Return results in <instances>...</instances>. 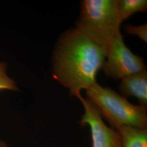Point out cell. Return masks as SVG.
<instances>
[{
    "instance_id": "1",
    "label": "cell",
    "mask_w": 147,
    "mask_h": 147,
    "mask_svg": "<svg viewBox=\"0 0 147 147\" xmlns=\"http://www.w3.org/2000/svg\"><path fill=\"white\" fill-rule=\"evenodd\" d=\"M106 57L105 50L79 31L71 28L58 38L53 57V77L78 99L81 90L96 82V75Z\"/></svg>"
},
{
    "instance_id": "2",
    "label": "cell",
    "mask_w": 147,
    "mask_h": 147,
    "mask_svg": "<svg viewBox=\"0 0 147 147\" xmlns=\"http://www.w3.org/2000/svg\"><path fill=\"white\" fill-rule=\"evenodd\" d=\"M121 21L117 0H84L76 27L102 47L106 53L120 32Z\"/></svg>"
},
{
    "instance_id": "3",
    "label": "cell",
    "mask_w": 147,
    "mask_h": 147,
    "mask_svg": "<svg viewBox=\"0 0 147 147\" xmlns=\"http://www.w3.org/2000/svg\"><path fill=\"white\" fill-rule=\"evenodd\" d=\"M88 100L100 111L112 128L121 126L147 129V107L132 104L125 97L96 82L86 90Z\"/></svg>"
},
{
    "instance_id": "4",
    "label": "cell",
    "mask_w": 147,
    "mask_h": 147,
    "mask_svg": "<svg viewBox=\"0 0 147 147\" xmlns=\"http://www.w3.org/2000/svg\"><path fill=\"white\" fill-rule=\"evenodd\" d=\"M106 58L101 69L112 79H121L146 69L143 58L132 53L125 45L121 32L111 43Z\"/></svg>"
},
{
    "instance_id": "5",
    "label": "cell",
    "mask_w": 147,
    "mask_h": 147,
    "mask_svg": "<svg viewBox=\"0 0 147 147\" xmlns=\"http://www.w3.org/2000/svg\"><path fill=\"white\" fill-rule=\"evenodd\" d=\"M79 100L84 108L80 124L90 129L93 147H123L121 136L117 130L107 126L102 119L98 108L82 95Z\"/></svg>"
},
{
    "instance_id": "6",
    "label": "cell",
    "mask_w": 147,
    "mask_h": 147,
    "mask_svg": "<svg viewBox=\"0 0 147 147\" xmlns=\"http://www.w3.org/2000/svg\"><path fill=\"white\" fill-rule=\"evenodd\" d=\"M119 89L123 96L135 97L140 105L147 107V68L121 79Z\"/></svg>"
},
{
    "instance_id": "7",
    "label": "cell",
    "mask_w": 147,
    "mask_h": 147,
    "mask_svg": "<svg viewBox=\"0 0 147 147\" xmlns=\"http://www.w3.org/2000/svg\"><path fill=\"white\" fill-rule=\"evenodd\" d=\"M123 147H147V129L121 126L117 130Z\"/></svg>"
},
{
    "instance_id": "8",
    "label": "cell",
    "mask_w": 147,
    "mask_h": 147,
    "mask_svg": "<svg viewBox=\"0 0 147 147\" xmlns=\"http://www.w3.org/2000/svg\"><path fill=\"white\" fill-rule=\"evenodd\" d=\"M117 11L121 21L137 12H146L147 0H117Z\"/></svg>"
},
{
    "instance_id": "9",
    "label": "cell",
    "mask_w": 147,
    "mask_h": 147,
    "mask_svg": "<svg viewBox=\"0 0 147 147\" xmlns=\"http://www.w3.org/2000/svg\"><path fill=\"white\" fill-rule=\"evenodd\" d=\"M4 90L17 91L18 88L15 81L7 74L6 64L0 62V91Z\"/></svg>"
},
{
    "instance_id": "10",
    "label": "cell",
    "mask_w": 147,
    "mask_h": 147,
    "mask_svg": "<svg viewBox=\"0 0 147 147\" xmlns=\"http://www.w3.org/2000/svg\"><path fill=\"white\" fill-rule=\"evenodd\" d=\"M124 30L127 34L137 36L143 42H147V24H144L139 26L126 25Z\"/></svg>"
},
{
    "instance_id": "11",
    "label": "cell",
    "mask_w": 147,
    "mask_h": 147,
    "mask_svg": "<svg viewBox=\"0 0 147 147\" xmlns=\"http://www.w3.org/2000/svg\"><path fill=\"white\" fill-rule=\"evenodd\" d=\"M0 147H8L7 143L0 138Z\"/></svg>"
}]
</instances>
